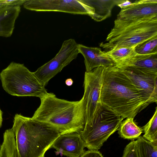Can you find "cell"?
<instances>
[{
    "instance_id": "6da1fadb",
    "label": "cell",
    "mask_w": 157,
    "mask_h": 157,
    "mask_svg": "<svg viewBox=\"0 0 157 157\" xmlns=\"http://www.w3.org/2000/svg\"><path fill=\"white\" fill-rule=\"evenodd\" d=\"M102 105L124 119L134 118L151 103L121 70L106 68L101 93Z\"/></svg>"
},
{
    "instance_id": "7a4b0ae2",
    "label": "cell",
    "mask_w": 157,
    "mask_h": 157,
    "mask_svg": "<svg viewBox=\"0 0 157 157\" xmlns=\"http://www.w3.org/2000/svg\"><path fill=\"white\" fill-rule=\"evenodd\" d=\"M40 99V104L32 118L52 126L60 134L80 132L83 129L85 109L82 98L70 101L47 92Z\"/></svg>"
},
{
    "instance_id": "3957f363",
    "label": "cell",
    "mask_w": 157,
    "mask_h": 157,
    "mask_svg": "<svg viewBox=\"0 0 157 157\" xmlns=\"http://www.w3.org/2000/svg\"><path fill=\"white\" fill-rule=\"evenodd\" d=\"M12 128L15 136L17 157L44 155L60 135L52 126L20 114L15 115Z\"/></svg>"
},
{
    "instance_id": "277c9868",
    "label": "cell",
    "mask_w": 157,
    "mask_h": 157,
    "mask_svg": "<svg viewBox=\"0 0 157 157\" xmlns=\"http://www.w3.org/2000/svg\"><path fill=\"white\" fill-rule=\"evenodd\" d=\"M157 36V17L142 20L118 27H113L105 43L99 46L106 52L122 48L135 47Z\"/></svg>"
},
{
    "instance_id": "5b68a950",
    "label": "cell",
    "mask_w": 157,
    "mask_h": 157,
    "mask_svg": "<svg viewBox=\"0 0 157 157\" xmlns=\"http://www.w3.org/2000/svg\"><path fill=\"white\" fill-rule=\"evenodd\" d=\"M3 89L12 96L41 98L47 92L33 72L23 64L12 62L0 73Z\"/></svg>"
},
{
    "instance_id": "8992f818",
    "label": "cell",
    "mask_w": 157,
    "mask_h": 157,
    "mask_svg": "<svg viewBox=\"0 0 157 157\" xmlns=\"http://www.w3.org/2000/svg\"><path fill=\"white\" fill-rule=\"evenodd\" d=\"M123 119L103 105L96 119L90 125L85 126L79 132L86 147L90 150H98L109 137L118 130Z\"/></svg>"
},
{
    "instance_id": "52a82bcc",
    "label": "cell",
    "mask_w": 157,
    "mask_h": 157,
    "mask_svg": "<svg viewBox=\"0 0 157 157\" xmlns=\"http://www.w3.org/2000/svg\"><path fill=\"white\" fill-rule=\"evenodd\" d=\"M106 68L99 67L85 73L82 98L85 109L84 126L91 124L101 110V93Z\"/></svg>"
},
{
    "instance_id": "ba28073f",
    "label": "cell",
    "mask_w": 157,
    "mask_h": 157,
    "mask_svg": "<svg viewBox=\"0 0 157 157\" xmlns=\"http://www.w3.org/2000/svg\"><path fill=\"white\" fill-rule=\"evenodd\" d=\"M78 53V44L74 39L65 40L55 57L33 73L40 83L45 86L51 78L76 59Z\"/></svg>"
},
{
    "instance_id": "9c48e42d",
    "label": "cell",
    "mask_w": 157,
    "mask_h": 157,
    "mask_svg": "<svg viewBox=\"0 0 157 157\" xmlns=\"http://www.w3.org/2000/svg\"><path fill=\"white\" fill-rule=\"evenodd\" d=\"M121 8L114 27L157 17V0H137Z\"/></svg>"
},
{
    "instance_id": "30bf717a",
    "label": "cell",
    "mask_w": 157,
    "mask_h": 157,
    "mask_svg": "<svg viewBox=\"0 0 157 157\" xmlns=\"http://www.w3.org/2000/svg\"><path fill=\"white\" fill-rule=\"evenodd\" d=\"M25 8L36 11H58L74 14L92 13L91 9L79 0H27Z\"/></svg>"
},
{
    "instance_id": "8fae6325",
    "label": "cell",
    "mask_w": 157,
    "mask_h": 157,
    "mask_svg": "<svg viewBox=\"0 0 157 157\" xmlns=\"http://www.w3.org/2000/svg\"><path fill=\"white\" fill-rule=\"evenodd\" d=\"M119 69L151 103L157 102V71L135 67Z\"/></svg>"
},
{
    "instance_id": "7c38bea8",
    "label": "cell",
    "mask_w": 157,
    "mask_h": 157,
    "mask_svg": "<svg viewBox=\"0 0 157 157\" xmlns=\"http://www.w3.org/2000/svg\"><path fill=\"white\" fill-rule=\"evenodd\" d=\"M85 147L81 134L78 132L60 134L51 147L58 153L68 157H80L86 151Z\"/></svg>"
},
{
    "instance_id": "4fadbf2b",
    "label": "cell",
    "mask_w": 157,
    "mask_h": 157,
    "mask_svg": "<svg viewBox=\"0 0 157 157\" xmlns=\"http://www.w3.org/2000/svg\"><path fill=\"white\" fill-rule=\"evenodd\" d=\"M78 49L79 53L81 54L84 58L86 72L99 67L107 68L115 66V63L105 52L100 48L78 44Z\"/></svg>"
},
{
    "instance_id": "5bb4252c",
    "label": "cell",
    "mask_w": 157,
    "mask_h": 157,
    "mask_svg": "<svg viewBox=\"0 0 157 157\" xmlns=\"http://www.w3.org/2000/svg\"><path fill=\"white\" fill-rule=\"evenodd\" d=\"M79 0L91 8L92 14L90 16L98 22L103 21L110 17L113 7L125 1V0Z\"/></svg>"
},
{
    "instance_id": "9a60e30c",
    "label": "cell",
    "mask_w": 157,
    "mask_h": 157,
    "mask_svg": "<svg viewBox=\"0 0 157 157\" xmlns=\"http://www.w3.org/2000/svg\"><path fill=\"white\" fill-rule=\"evenodd\" d=\"M21 11L19 6L0 9V36L8 37L12 35Z\"/></svg>"
},
{
    "instance_id": "2e32d148",
    "label": "cell",
    "mask_w": 157,
    "mask_h": 157,
    "mask_svg": "<svg viewBox=\"0 0 157 157\" xmlns=\"http://www.w3.org/2000/svg\"><path fill=\"white\" fill-rule=\"evenodd\" d=\"M115 66L119 68L135 67L157 71V53L146 55L136 53Z\"/></svg>"
},
{
    "instance_id": "e0dca14e",
    "label": "cell",
    "mask_w": 157,
    "mask_h": 157,
    "mask_svg": "<svg viewBox=\"0 0 157 157\" xmlns=\"http://www.w3.org/2000/svg\"><path fill=\"white\" fill-rule=\"evenodd\" d=\"M133 118L128 117L122 121L118 129L119 136L124 139L134 140L137 139L143 132L133 121Z\"/></svg>"
},
{
    "instance_id": "ac0fdd59",
    "label": "cell",
    "mask_w": 157,
    "mask_h": 157,
    "mask_svg": "<svg viewBox=\"0 0 157 157\" xmlns=\"http://www.w3.org/2000/svg\"><path fill=\"white\" fill-rule=\"evenodd\" d=\"M3 140L0 151V157H17L15 136L12 128L3 134Z\"/></svg>"
},
{
    "instance_id": "d6986e66",
    "label": "cell",
    "mask_w": 157,
    "mask_h": 157,
    "mask_svg": "<svg viewBox=\"0 0 157 157\" xmlns=\"http://www.w3.org/2000/svg\"><path fill=\"white\" fill-rule=\"evenodd\" d=\"M135 141L139 157H157V144L151 142L141 136Z\"/></svg>"
},
{
    "instance_id": "ffe728a7",
    "label": "cell",
    "mask_w": 157,
    "mask_h": 157,
    "mask_svg": "<svg viewBox=\"0 0 157 157\" xmlns=\"http://www.w3.org/2000/svg\"><path fill=\"white\" fill-rule=\"evenodd\" d=\"M135 47L122 48L105 52L115 65L135 55Z\"/></svg>"
},
{
    "instance_id": "44dd1931",
    "label": "cell",
    "mask_w": 157,
    "mask_h": 157,
    "mask_svg": "<svg viewBox=\"0 0 157 157\" xmlns=\"http://www.w3.org/2000/svg\"><path fill=\"white\" fill-rule=\"evenodd\" d=\"M144 134L143 137L152 143L157 144V107L148 122L142 128Z\"/></svg>"
},
{
    "instance_id": "7402d4cb",
    "label": "cell",
    "mask_w": 157,
    "mask_h": 157,
    "mask_svg": "<svg viewBox=\"0 0 157 157\" xmlns=\"http://www.w3.org/2000/svg\"><path fill=\"white\" fill-rule=\"evenodd\" d=\"M138 54H149L157 53V36L149 39L135 47Z\"/></svg>"
},
{
    "instance_id": "603a6c76",
    "label": "cell",
    "mask_w": 157,
    "mask_h": 157,
    "mask_svg": "<svg viewBox=\"0 0 157 157\" xmlns=\"http://www.w3.org/2000/svg\"><path fill=\"white\" fill-rule=\"evenodd\" d=\"M122 157H139L136 146V141L132 140L125 147Z\"/></svg>"
},
{
    "instance_id": "cb8c5ba5",
    "label": "cell",
    "mask_w": 157,
    "mask_h": 157,
    "mask_svg": "<svg viewBox=\"0 0 157 157\" xmlns=\"http://www.w3.org/2000/svg\"><path fill=\"white\" fill-rule=\"evenodd\" d=\"M27 0H0V9L21 6Z\"/></svg>"
},
{
    "instance_id": "d4e9b609",
    "label": "cell",
    "mask_w": 157,
    "mask_h": 157,
    "mask_svg": "<svg viewBox=\"0 0 157 157\" xmlns=\"http://www.w3.org/2000/svg\"><path fill=\"white\" fill-rule=\"evenodd\" d=\"M80 157H103L101 153L98 150H90L86 151Z\"/></svg>"
},
{
    "instance_id": "484cf974",
    "label": "cell",
    "mask_w": 157,
    "mask_h": 157,
    "mask_svg": "<svg viewBox=\"0 0 157 157\" xmlns=\"http://www.w3.org/2000/svg\"><path fill=\"white\" fill-rule=\"evenodd\" d=\"M131 3L132 2L129 1L125 0L124 2L118 5L117 6L121 8L126 6Z\"/></svg>"
},
{
    "instance_id": "4316f807",
    "label": "cell",
    "mask_w": 157,
    "mask_h": 157,
    "mask_svg": "<svg viewBox=\"0 0 157 157\" xmlns=\"http://www.w3.org/2000/svg\"><path fill=\"white\" fill-rule=\"evenodd\" d=\"M73 81L71 78H69L67 79L65 81V83L67 86H71L73 84Z\"/></svg>"
},
{
    "instance_id": "83f0119b",
    "label": "cell",
    "mask_w": 157,
    "mask_h": 157,
    "mask_svg": "<svg viewBox=\"0 0 157 157\" xmlns=\"http://www.w3.org/2000/svg\"><path fill=\"white\" fill-rule=\"evenodd\" d=\"M2 112L0 109V128L2 126Z\"/></svg>"
},
{
    "instance_id": "f1b7e54d",
    "label": "cell",
    "mask_w": 157,
    "mask_h": 157,
    "mask_svg": "<svg viewBox=\"0 0 157 157\" xmlns=\"http://www.w3.org/2000/svg\"><path fill=\"white\" fill-rule=\"evenodd\" d=\"M40 157H44V155H42V156H41Z\"/></svg>"
},
{
    "instance_id": "f546056e",
    "label": "cell",
    "mask_w": 157,
    "mask_h": 157,
    "mask_svg": "<svg viewBox=\"0 0 157 157\" xmlns=\"http://www.w3.org/2000/svg\"><path fill=\"white\" fill-rule=\"evenodd\" d=\"M1 145L0 144V151L1 148Z\"/></svg>"
}]
</instances>
